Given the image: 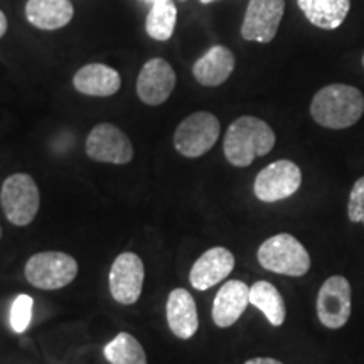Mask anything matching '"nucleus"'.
Returning a JSON list of instances; mask_svg holds the SVG:
<instances>
[{
    "label": "nucleus",
    "instance_id": "30",
    "mask_svg": "<svg viewBox=\"0 0 364 364\" xmlns=\"http://www.w3.org/2000/svg\"><path fill=\"white\" fill-rule=\"evenodd\" d=\"M150 2H156V0H150Z\"/></svg>",
    "mask_w": 364,
    "mask_h": 364
},
{
    "label": "nucleus",
    "instance_id": "20",
    "mask_svg": "<svg viewBox=\"0 0 364 364\" xmlns=\"http://www.w3.org/2000/svg\"><path fill=\"white\" fill-rule=\"evenodd\" d=\"M250 304L262 311L272 326L280 327L285 322V302L277 287H273L270 282L260 280L250 287Z\"/></svg>",
    "mask_w": 364,
    "mask_h": 364
},
{
    "label": "nucleus",
    "instance_id": "10",
    "mask_svg": "<svg viewBox=\"0 0 364 364\" xmlns=\"http://www.w3.org/2000/svg\"><path fill=\"white\" fill-rule=\"evenodd\" d=\"M285 12V0H250L241 36L245 41L268 44L273 41Z\"/></svg>",
    "mask_w": 364,
    "mask_h": 364
},
{
    "label": "nucleus",
    "instance_id": "18",
    "mask_svg": "<svg viewBox=\"0 0 364 364\" xmlns=\"http://www.w3.org/2000/svg\"><path fill=\"white\" fill-rule=\"evenodd\" d=\"M75 16L70 0H27L26 17L34 27L56 31L68 26Z\"/></svg>",
    "mask_w": 364,
    "mask_h": 364
},
{
    "label": "nucleus",
    "instance_id": "9",
    "mask_svg": "<svg viewBox=\"0 0 364 364\" xmlns=\"http://www.w3.org/2000/svg\"><path fill=\"white\" fill-rule=\"evenodd\" d=\"M317 317L327 329H341L351 317V285L343 275L329 277L317 294Z\"/></svg>",
    "mask_w": 364,
    "mask_h": 364
},
{
    "label": "nucleus",
    "instance_id": "16",
    "mask_svg": "<svg viewBox=\"0 0 364 364\" xmlns=\"http://www.w3.org/2000/svg\"><path fill=\"white\" fill-rule=\"evenodd\" d=\"M235 54L226 46L216 44L208 49L193 66V75L203 86H220L228 81L235 70Z\"/></svg>",
    "mask_w": 364,
    "mask_h": 364
},
{
    "label": "nucleus",
    "instance_id": "15",
    "mask_svg": "<svg viewBox=\"0 0 364 364\" xmlns=\"http://www.w3.org/2000/svg\"><path fill=\"white\" fill-rule=\"evenodd\" d=\"M167 324L179 339H191L199 329V316L196 302L186 289H174L167 297Z\"/></svg>",
    "mask_w": 364,
    "mask_h": 364
},
{
    "label": "nucleus",
    "instance_id": "29",
    "mask_svg": "<svg viewBox=\"0 0 364 364\" xmlns=\"http://www.w3.org/2000/svg\"><path fill=\"white\" fill-rule=\"evenodd\" d=\"M363 66H364V56H363Z\"/></svg>",
    "mask_w": 364,
    "mask_h": 364
},
{
    "label": "nucleus",
    "instance_id": "12",
    "mask_svg": "<svg viewBox=\"0 0 364 364\" xmlns=\"http://www.w3.org/2000/svg\"><path fill=\"white\" fill-rule=\"evenodd\" d=\"M174 88L176 71L162 58L149 59L136 78V95L149 107H159L167 102Z\"/></svg>",
    "mask_w": 364,
    "mask_h": 364
},
{
    "label": "nucleus",
    "instance_id": "19",
    "mask_svg": "<svg viewBox=\"0 0 364 364\" xmlns=\"http://www.w3.org/2000/svg\"><path fill=\"white\" fill-rule=\"evenodd\" d=\"M297 4L311 24L326 31L338 29L351 9V0H297Z\"/></svg>",
    "mask_w": 364,
    "mask_h": 364
},
{
    "label": "nucleus",
    "instance_id": "27",
    "mask_svg": "<svg viewBox=\"0 0 364 364\" xmlns=\"http://www.w3.org/2000/svg\"><path fill=\"white\" fill-rule=\"evenodd\" d=\"M201 4H211V2H216V0H199Z\"/></svg>",
    "mask_w": 364,
    "mask_h": 364
},
{
    "label": "nucleus",
    "instance_id": "4",
    "mask_svg": "<svg viewBox=\"0 0 364 364\" xmlns=\"http://www.w3.org/2000/svg\"><path fill=\"white\" fill-rule=\"evenodd\" d=\"M0 204L4 215L12 225L27 226L36 220L41 206V194L36 181L29 174H12L2 184Z\"/></svg>",
    "mask_w": 364,
    "mask_h": 364
},
{
    "label": "nucleus",
    "instance_id": "8",
    "mask_svg": "<svg viewBox=\"0 0 364 364\" xmlns=\"http://www.w3.org/2000/svg\"><path fill=\"white\" fill-rule=\"evenodd\" d=\"M86 156L97 162L125 166L134 159V145L117 125L98 124L86 139Z\"/></svg>",
    "mask_w": 364,
    "mask_h": 364
},
{
    "label": "nucleus",
    "instance_id": "1",
    "mask_svg": "<svg viewBox=\"0 0 364 364\" xmlns=\"http://www.w3.org/2000/svg\"><path fill=\"white\" fill-rule=\"evenodd\" d=\"M364 113V97L358 88L336 83L318 90L311 103V115L318 125L331 130L349 129Z\"/></svg>",
    "mask_w": 364,
    "mask_h": 364
},
{
    "label": "nucleus",
    "instance_id": "28",
    "mask_svg": "<svg viewBox=\"0 0 364 364\" xmlns=\"http://www.w3.org/2000/svg\"><path fill=\"white\" fill-rule=\"evenodd\" d=\"M0 238H2V228H0Z\"/></svg>",
    "mask_w": 364,
    "mask_h": 364
},
{
    "label": "nucleus",
    "instance_id": "17",
    "mask_svg": "<svg viewBox=\"0 0 364 364\" xmlns=\"http://www.w3.org/2000/svg\"><path fill=\"white\" fill-rule=\"evenodd\" d=\"M73 86L88 97H112L122 86V78L115 68L102 63H91L80 68L73 78Z\"/></svg>",
    "mask_w": 364,
    "mask_h": 364
},
{
    "label": "nucleus",
    "instance_id": "23",
    "mask_svg": "<svg viewBox=\"0 0 364 364\" xmlns=\"http://www.w3.org/2000/svg\"><path fill=\"white\" fill-rule=\"evenodd\" d=\"M33 307H34V300L31 295L27 294L17 295L16 300H14L11 306V317H9L14 332L22 334V332L27 331L31 321H33Z\"/></svg>",
    "mask_w": 364,
    "mask_h": 364
},
{
    "label": "nucleus",
    "instance_id": "22",
    "mask_svg": "<svg viewBox=\"0 0 364 364\" xmlns=\"http://www.w3.org/2000/svg\"><path fill=\"white\" fill-rule=\"evenodd\" d=\"M105 358L112 364H147L142 344L129 332H120L103 349Z\"/></svg>",
    "mask_w": 364,
    "mask_h": 364
},
{
    "label": "nucleus",
    "instance_id": "31",
    "mask_svg": "<svg viewBox=\"0 0 364 364\" xmlns=\"http://www.w3.org/2000/svg\"><path fill=\"white\" fill-rule=\"evenodd\" d=\"M182 2H186V0H182Z\"/></svg>",
    "mask_w": 364,
    "mask_h": 364
},
{
    "label": "nucleus",
    "instance_id": "2",
    "mask_svg": "<svg viewBox=\"0 0 364 364\" xmlns=\"http://www.w3.org/2000/svg\"><path fill=\"white\" fill-rule=\"evenodd\" d=\"M275 132L257 117H240L230 125L223 150L226 161L235 167H248L257 157L267 156L275 147Z\"/></svg>",
    "mask_w": 364,
    "mask_h": 364
},
{
    "label": "nucleus",
    "instance_id": "13",
    "mask_svg": "<svg viewBox=\"0 0 364 364\" xmlns=\"http://www.w3.org/2000/svg\"><path fill=\"white\" fill-rule=\"evenodd\" d=\"M235 268V257L225 247L204 252L189 272V282L196 290H208L226 279Z\"/></svg>",
    "mask_w": 364,
    "mask_h": 364
},
{
    "label": "nucleus",
    "instance_id": "7",
    "mask_svg": "<svg viewBox=\"0 0 364 364\" xmlns=\"http://www.w3.org/2000/svg\"><path fill=\"white\" fill-rule=\"evenodd\" d=\"M302 184V172L292 161H277L258 172L253 193L263 203L284 201L297 193Z\"/></svg>",
    "mask_w": 364,
    "mask_h": 364
},
{
    "label": "nucleus",
    "instance_id": "26",
    "mask_svg": "<svg viewBox=\"0 0 364 364\" xmlns=\"http://www.w3.org/2000/svg\"><path fill=\"white\" fill-rule=\"evenodd\" d=\"M7 33V17L6 14L0 11V38Z\"/></svg>",
    "mask_w": 364,
    "mask_h": 364
},
{
    "label": "nucleus",
    "instance_id": "25",
    "mask_svg": "<svg viewBox=\"0 0 364 364\" xmlns=\"http://www.w3.org/2000/svg\"><path fill=\"white\" fill-rule=\"evenodd\" d=\"M245 364H284V363L277 361V359L273 358H253V359H248Z\"/></svg>",
    "mask_w": 364,
    "mask_h": 364
},
{
    "label": "nucleus",
    "instance_id": "24",
    "mask_svg": "<svg viewBox=\"0 0 364 364\" xmlns=\"http://www.w3.org/2000/svg\"><path fill=\"white\" fill-rule=\"evenodd\" d=\"M348 216L349 221L364 225V177H359L354 182L348 203Z\"/></svg>",
    "mask_w": 364,
    "mask_h": 364
},
{
    "label": "nucleus",
    "instance_id": "21",
    "mask_svg": "<svg viewBox=\"0 0 364 364\" xmlns=\"http://www.w3.org/2000/svg\"><path fill=\"white\" fill-rule=\"evenodd\" d=\"M177 7L172 0H156L145 21V31L152 39L169 41L174 36Z\"/></svg>",
    "mask_w": 364,
    "mask_h": 364
},
{
    "label": "nucleus",
    "instance_id": "5",
    "mask_svg": "<svg viewBox=\"0 0 364 364\" xmlns=\"http://www.w3.org/2000/svg\"><path fill=\"white\" fill-rule=\"evenodd\" d=\"M24 275L36 289L58 290L76 279L78 262L63 252H41L27 260Z\"/></svg>",
    "mask_w": 364,
    "mask_h": 364
},
{
    "label": "nucleus",
    "instance_id": "11",
    "mask_svg": "<svg viewBox=\"0 0 364 364\" xmlns=\"http://www.w3.org/2000/svg\"><path fill=\"white\" fill-rule=\"evenodd\" d=\"M110 294L122 306H132L140 299L145 280L144 262L139 255H118L110 268Z\"/></svg>",
    "mask_w": 364,
    "mask_h": 364
},
{
    "label": "nucleus",
    "instance_id": "6",
    "mask_svg": "<svg viewBox=\"0 0 364 364\" xmlns=\"http://www.w3.org/2000/svg\"><path fill=\"white\" fill-rule=\"evenodd\" d=\"M220 134V120L213 113L196 112L184 118L176 129L174 147L184 157H201L215 147Z\"/></svg>",
    "mask_w": 364,
    "mask_h": 364
},
{
    "label": "nucleus",
    "instance_id": "14",
    "mask_svg": "<svg viewBox=\"0 0 364 364\" xmlns=\"http://www.w3.org/2000/svg\"><path fill=\"white\" fill-rule=\"evenodd\" d=\"M250 304V287L241 280H228L218 290L213 302V321L218 327L226 329L238 322Z\"/></svg>",
    "mask_w": 364,
    "mask_h": 364
},
{
    "label": "nucleus",
    "instance_id": "3",
    "mask_svg": "<svg viewBox=\"0 0 364 364\" xmlns=\"http://www.w3.org/2000/svg\"><path fill=\"white\" fill-rule=\"evenodd\" d=\"M258 263L268 272L287 277H302L311 270V257L306 247L289 233L263 241L258 248Z\"/></svg>",
    "mask_w": 364,
    "mask_h": 364
}]
</instances>
